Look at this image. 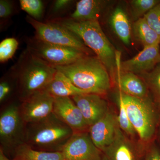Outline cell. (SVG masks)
Returning a JSON list of instances; mask_svg holds the SVG:
<instances>
[{"mask_svg":"<svg viewBox=\"0 0 160 160\" xmlns=\"http://www.w3.org/2000/svg\"><path fill=\"white\" fill-rule=\"evenodd\" d=\"M26 20L35 29L36 38L49 44L74 48L88 55L92 54L79 37L57 22H42L29 15Z\"/></svg>","mask_w":160,"mask_h":160,"instance_id":"cell-6","label":"cell"},{"mask_svg":"<svg viewBox=\"0 0 160 160\" xmlns=\"http://www.w3.org/2000/svg\"><path fill=\"white\" fill-rule=\"evenodd\" d=\"M108 2L102 0H81L77 3L71 19L77 22L98 21Z\"/></svg>","mask_w":160,"mask_h":160,"instance_id":"cell-17","label":"cell"},{"mask_svg":"<svg viewBox=\"0 0 160 160\" xmlns=\"http://www.w3.org/2000/svg\"><path fill=\"white\" fill-rule=\"evenodd\" d=\"M54 97L46 90L36 92L22 101L21 116L25 124L34 122L53 113Z\"/></svg>","mask_w":160,"mask_h":160,"instance_id":"cell-9","label":"cell"},{"mask_svg":"<svg viewBox=\"0 0 160 160\" xmlns=\"http://www.w3.org/2000/svg\"><path fill=\"white\" fill-rule=\"evenodd\" d=\"M114 81L117 84L119 91L134 97L143 98L149 96V90L142 78L137 74L129 72H117Z\"/></svg>","mask_w":160,"mask_h":160,"instance_id":"cell-16","label":"cell"},{"mask_svg":"<svg viewBox=\"0 0 160 160\" xmlns=\"http://www.w3.org/2000/svg\"><path fill=\"white\" fill-rule=\"evenodd\" d=\"M57 71L54 67L26 49L12 69L20 100L22 101L36 92L46 90Z\"/></svg>","mask_w":160,"mask_h":160,"instance_id":"cell-1","label":"cell"},{"mask_svg":"<svg viewBox=\"0 0 160 160\" xmlns=\"http://www.w3.org/2000/svg\"><path fill=\"white\" fill-rule=\"evenodd\" d=\"M26 124L21 116L20 107L15 104L6 107L0 116V142L6 156L12 154L24 143Z\"/></svg>","mask_w":160,"mask_h":160,"instance_id":"cell-7","label":"cell"},{"mask_svg":"<svg viewBox=\"0 0 160 160\" xmlns=\"http://www.w3.org/2000/svg\"><path fill=\"white\" fill-rule=\"evenodd\" d=\"M101 95L83 93L71 98L82 112L89 127L109 111L108 104Z\"/></svg>","mask_w":160,"mask_h":160,"instance_id":"cell-14","label":"cell"},{"mask_svg":"<svg viewBox=\"0 0 160 160\" xmlns=\"http://www.w3.org/2000/svg\"><path fill=\"white\" fill-rule=\"evenodd\" d=\"M27 49L53 67L70 65L88 55L78 49L49 44L35 38L27 42Z\"/></svg>","mask_w":160,"mask_h":160,"instance_id":"cell-8","label":"cell"},{"mask_svg":"<svg viewBox=\"0 0 160 160\" xmlns=\"http://www.w3.org/2000/svg\"><path fill=\"white\" fill-rule=\"evenodd\" d=\"M0 160H13L10 159L6 156L2 149H0Z\"/></svg>","mask_w":160,"mask_h":160,"instance_id":"cell-32","label":"cell"},{"mask_svg":"<svg viewBox=\"0 0 160 160\" xmlns=\"http://www.w3.org/2000/svg\"><path fill=\"white\" fill-rule=\"evenodd\" d=\"M110 24L118 37L126 45L131 42L132 26L128 16L121 7H118L112 12L110 18Z\"/></svg>","mask_w":160,"mask_h":160,"instance_id":"cell-19","label":"cell"},{"mask_svg":"<svg viewBox=\"0 0 160 160\" xmlns=\"http://www.w3.org/2000/svg\"><path fill=\"white\" fill-rule=\"evenodd\" d=\"M11 80L7 78L1 80L0 83V102L2 103L10 96L12 92Z\"/></svg>","mask_w":160,"mask_h":160,"instance_id":"cell-28","label":"cell"},{"mask_svg":"<svg viewBox=\"0 0 160 160\" xmlns=\"http://www.w3.org/2000/svg\"><path fill=\"white\" fill-rule=\"evenodd\" d=\"M20 7L30 17L39 21L42 17L44 5L41 0H20Z\"/></svg>","mask_w":160,"mask_h":160,"instance_id":"cell-24","label":"cell"},{"mask_svg":"<svg viewBox=\"0 0 160 160\" xmlns=\"http://www.w3.org/2000/svg\"><path fill=\"white\" fill-rule=\"evenodd\" d=\"M149 26L160 35V3L143 17Z\"/></svg>","mask_w":160,"mask_h":160,"instance_id":"cell-27","label":"cell"},{"mask_svg":"<svg viewBox=\"0 0 160 160\" xmlns=\"http://www.w3.org/2000/svg\"><path fill=\"white\" fill-rule=\"evenodd\" d=\"M138 148L118 126L111 144L101 150L102 160H140Z\"/></svg>","mask_w":160,"mask_h":160,"instance_id":"cell-12","label":"cell"},{"mask_svg":"<svg viewBox=\"0 0 160 160\" xmlns=\"http://www.w3.org/2000/svg\"><path fill=\"white\" fill-rule=\"evenodd\" d=\"M138 76L146 83L155 104L160 109V64L150 72Z\"/></svg>","mask_w":160,"mask_h":160,"instance_id":"cell-22","label":"cell"},{"mask_svg":"<svg viewBox=\"0 0 160 160\" xmlns=\"http://www.w3.org/2000/svg\"><path fill=\"white\" fill-rule=\"evenodd\" d=\"M11 155L13 160H66L62 152L40 151L32 149L25 143L18 146Z\"/></svg>","mask_w":160,"mask_h":160,"instance_id":"cell-20","label":"cell"},{"mask_svg":"<svg viewBox=\"0 0 160 160\" xmlns=\"http://www.w3.org/2000/svg\"><path fill=\"white\" fill-rule=\"evenodd\" d=\"M74 132L52 113L40 121L26 124L24 143L40 151L62 152Z\"/></svg>","mask_w":160,"mask_h":160,"instance_id":"cell-3","label":"cell"},{"mask_svg":"<svg viewBox=\"0 0 160 160\" xmlns=\"http://www.w3.org/2000/svg\"><path fill=\"white\" fill-rule=\"evenodd\" d=\"M53 113L74 132L89 130V126L71 98L54 97Z\"/></svg>","mask_w":160,"mask_h":160,"instance_id":"cell-13","label":"cell"},{"mask_svg":"<svg viewBox=\"0 0 160 160\" xmlns=\"http://www.w3.org/2000/svg\"><path fill=\"white\" fill-rule=\"evenodd\" d=\"M46 90L54 97L72 98L78 95L87 93L75 86L69 78L58 70Z\"/></svg>","mask_w":160,"mask_h":160,"instance_id":"cell-18","label":"cell"},{"mask_svg":"<svg viewBox=\"0 0 160 160\" xmlns=\"http://www.w3.org/2000/svg\"><path fill=\"white\" fill-rule=\"evenodd\" d=\"M145 160H160V152L156 146H150L147 149Z\"/></svg>","mask_w":160,"mask_h":160,"instance_id":"cell-31","label":"cell"},{"mask_svg":"<svg viewBox=\"0 0 160 160\" xmlns=\"http://www.w3.org/2000/svg\"><path fill=\"white\" fill-rule=\"evenodd\" d=\"M118 126L117 116L109 111L89 127L88 132L94 145L101 151L112 142Z\"/></svg>","mask_w":160,"mask_h":160,"instance_id":"cell-15","label":"cell"},{"mask_svg":"<svg viewBox=\"0 0 160 160\" xmlns=\"http://www.w3.org/2000/svg\"><path fill=\"white\" fill-rule=\"evenodd\" d=\"M18 46V42L14 38L2 40L0 43V62H5L14 55Z\"/></svg>","mask_w":160,"mask_h":160,"instance_id":"cell-26","label":"cell"},{"mask_svg":"<svg viewBox=\"0 0 160 160\" xmlns=\"http://www.w3.org/2000/svg\"><path fill=\"white\" fill-rule=\"evenodd\" d=\"M54 68L87 93L102 95L111 88L112 80L109 71L96 56L86 55L70 65Z\"/></svg>","mask_w":160,"mask_h":160,"instance_id":"cell-2","label":"cell"},{"mask_svg":"<svg viewBox=\"0 0 160 160\" xmlns=\"http://www.w3.org/2000/svg\"><path fill=\"white\" fill-rule=\"evenodd\" d=\"M13 12V6L10 1L7 0L0 1V18L6 19L11 16Z\"/></svg>","mask_w":160,"mask_h":160,"instance_id":"cell-29","label":"cell"},{"mask_svg":"<svg viewBox=\"0 0 160 160\" xmlns=\"http://www.w3.org/2000/svg\"><path fill=\"white\" fill-rule=\"evenodd\" d=\"M118 99L122 102L132 125L144 143H148L154 136L157 126V106L149 96L139 98L119 91Z\"/></svg>","mask_w":160,"mask_h":160,"instance_id":"cell-5","label":"cell"},{"mask_svg":"<svg viewBox=\"0 0 160 160\" xmlns=\"http://www.w3.org/2000/svg\"><path fill=\"white\" fill-rule=\"evenodd\" d=\"M119 113L117 116L118 124L120 129L127 135L134 137L136 132L132 125L122 102L118 99Z\"/></svg>","mask_w":160,"mask_h":160,"instance_id":"cell-25","label":"cell"},{"mask_svg":"<svg viewBox=\"0 0 160 160\" xmlns=\"http://www.w3.org/2000/svg\"><path fill=\"white\" fill-rule=\"evenodd\" d=\"M72 2L70 0H57L52 6V10L54 12H59L68 8Z\"/></svg>","mask_w":160,"mask_h":160,"instance_id":"cell-30","label":"cell"},{"mask_svg":"<svg viewBox=\"0 0 160 160\" xmlns=\"http://www.w3.org/2000/svg\"><path fill=\"white\" fill-rule=\"evenodd\" d=\"M159 3V0H132L130 1L132 17L135 21L143 18V16L144 17L148 12Z\"/></svg>","mask_w":160,"mask_h":160,"instance_id":"cell-23","label":"cell"},{"mask_svg":"<svg viewBox=\"0 0 160 160\" xmlns=\"http://www.w3.org/2000/svg\"><path fill=\"white\" fill-rule=\"evenodd\" d=\"M132 26V33L143 48L160 44V35L149 26L144 17L135 21Z\"/></svg>","mask_w":160,"mask_h":160,"instance_id":"cell-21","label":"cell"},{"mask_svg":"<svg viewBox=\"0 0 160 160\" xmlns=\"http://www.w3.org/2000/svg\"><path fill=\"white\" fill-rule=\"evenodd\" d=\"M57 22L76 34L106 66L112 80L117 72L118 54L103 32L98 21L77 22L71 19Z\"/></svg>","mask_w":160,"mask_h":160,"instance_id":"cell-4","label":"cell"},{"mask_svg":"<svg viewBox=\"0 0 160 160\" xmlns=\"http://www.w3.org/2000/svg\"><path fill=\"white\" fill-rule=\"evenodd\" d=\"M160 44L143 48L134 57L120 62L118 58L117 67L121 71L135 74H145L150 72L160 64Z\"/></svg>","mask_w":160,"mask_h":160,"instance_id":"cell-11","label":"cell"},{"mask_svg":"<svg viewBox=\"0 0 160 160\" xmlns=\"http://www.w3.org/2000/svg\"><path fill=\"white\" fill-rule=\"evenodd\" d=\"M62 152L66 160H102V152L87 131L74 132Z\"/></svg>","mask_w":160,"mask_h":160,"instance_id":"cell-10","label":"cell"}]
</instances>
